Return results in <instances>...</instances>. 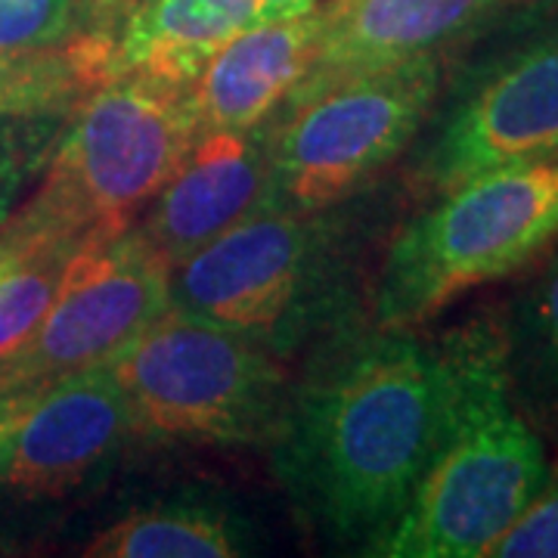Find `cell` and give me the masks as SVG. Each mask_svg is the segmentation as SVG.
I'll return each instance as SVG.
<instances>
[{
  "mask_svg": "<svg viewBox=\"0 0 558 558\" xmlns=\"http://www.w3.org/2000/svg\"><path fill=\"white\" fill-rule=\"evenodd\" d=\"M435 422V348L379 326L289 385L267 440L274 475L319 537L379 556L425 472Z\"/></svg>",
  "mask_w": 558,
  "mask_h": 558,
  "instance_id": "cell-1",
  "label": "cell"
},
{
  "mask_svg": "<svg viewBox=\"0 0 558 558\" xmlns=\"http://www.w3.org/2000/svg\"><path fill=\"white\" fill-rule=\"evenodd\" d=\"M438 422L388 558H484L549 481L546 447L512 391L502 319L481 314L444 332Z\"/></svg>",
  "mask_w": 558,
  "mask_h": 558,
  "instance_id": "cell-2",
  "label": "cell"
},
{
  "mask_svg": "<svg viewBox=\"0 0 558 558\" xmlns=\"http://www.w3.org/2000/svg\"><path fill=\"white\" fill-rule=\"evenodd\" d=\"M556 236L558 156L465 180L391 240L376 282V323L416 329L472 289L521 270Z\"/></svg>",
  "mask_w": 558,
  "mask_h": 558,
  "instance_id": "cell-3",
  "label": "cell"
},
{
  "mask_svg": "<svg viewBox=\"0 0 558 558\" xmlns=\"http://www.w3.org/2000/svg\"><path fill=\"white\" fill-rule=\"evenodd\" d=\"M199 137L186 84L121 75L81 97L35 199L16 218L78 242L121 233L156 199Z\"/></svg>",
  "mask_w": 558,
  "mask_h": 558,
  "instance_id": "cell-4",
  "label": "cell"
},
{
  "mask_svg": "<svg viewBox=\"0 0 558 558\" xmlns=\"http://www.w3.org/2000/svg\"><path fill=\"white\" fill-rule=\"evenodd\" d=\"M112 369L137 435L199 447L267 444L289 395L264 341L178 307L124 348Z\"/></svg>",
  "mask_w": 558,
  "mask_h": 558,
  "instance_id": "cell-5",
  "label": "cell"
},
{
  "mask_svg": "<svg viewBox=\"0 0 558 558\" xmlns=\"http://www.w3.org/2000/svg\"><path fill=\"white\" fill-rule=\"evenodd\" d=\"M444 57L336 81L279 109L267 137V196L260 211L319 215L351 199L400 159L444 94Z\"/></svg>",
  "mask_w": 558,
  "mask_h": 558,
  "instance_id": "cell-6",
  "label": "cell"
},
{
  "mask_svg": "<svg viewBox=\"0 0 558 558\" xmlns=\"http://www.w3.org/2000/svg\"><path fill=\"white\" fill-rule=\"evenodd\" d=\"M413 146L410 183L425 199L497 168L558 156V20L465 69Z\"/></svg>",
  "mask_w": 558,
  "mask_h": 558,
  "instance_id": "cell-7",
  "label": "cell"
},
{
  "mask_svg": "<svg viewBox=\"0 0 558 558\" xmlns=\"http://www.w3.org/2000/svg\"><path fill=\"white\" fill-rule=\"evenodd\" d=\"M171 307V264L140 233H87L65 258L47 317L0 376L53 381L112 363Z\"/></svg>",
  "mask_w": 558,
  "mask_h": 558,
  "instance_id": "cell-8",
  "label": "cell"
},
{
  "mask_svg": "<svg viewBox=\"0 0 558 558\" xmlns=\"http://www.w3.org/2000/svg\"><path fill=\"white\" fill-rule=\"evenodd\" d=\"M317 215L255 211L171 270V307L264 339L295 311L317 270Z\"/></svg>",
  "mask_w": 558,
  "mask_h": 558,
  "instance_id": "cell-9",
  "label": "cell"
},
{
  "mask_svg": "<svg viewBox=\"0 0 558 558\" xmlns=\"http://www.w3.org/2000/svg\"><path fill=\"white\" fill-rule=\"evenodd\" d=\"M137 435L112 363L47 381L10 435L0 487L13 497L62 499L106 469Z\"/></svg>",
  "mask_w": 558,
  "mask_h": 558,
  "instance_id": "cell-10",
  "label": "cell"
},
{
  "mask_svg": "<svg viewBox=\"0 0 558 558\" xmlns=\"http://www.w3.org/2000/svg\"><path fill=\"white\" fill-rule=\"evenodd\" d=\"M497 7L499 0H323L317 53L282 109L336 81L444 57Z\"/></svg>",
  "mask_w": 558,
  "mask_h": 558,
  "instance_id": "cell-11",
  "label": "cell"
},
{
  "mask_svg": "<svg viewBox=\"0 0 558 558\" xmlns=\"http://www.w3.org/2000/svg\"><path fill=\"white\" fill-rule=\"evenodd\" d=\"M267 137L270 124L255 131H205L146 205L140 233L171 270L233 223L260 211L270 174Z\"/></svg>",
  "mask_w": 558,
  "mask_h": 558,
  "instance_id": "cell-12",
  "label": "cell"
},
{
  "mask_svg": "<svg viewBox=\"0 0 558 558\" xmlns=\"http://www.w3.org/2000/svg\"><path fill=\"white\" fill-rule=\"evenodd\" d=\"M317 40V7L289 20L255 22L227 40L186 84L199 134L270 124L307 75Z\"/></svg>",
  "mask_w": 558,
  "mask_h": 558,
  "instance_id": "cell-13",
  "label": "cell"
},
{
  "mask_svg": "<svg viewBox=\"0 0 558 558\" xmlns=\"http://www.w3.org/2000/svg\"><path fill=\"white\" fill-rule=\"evenodd\" d=\"M260 22V0H131L102 35H78L100 69L190 84L227 40Z\"/></svg>",
  "mask_w": 558,
  "mask_h": 558,
  "instance_id": "cell-14",
  "label": "cell"
},
{
  "mask_svg": "<svg viewBox=\"0 0 558 558\" xmlns=\"http://www.w3.org/2000/svg\"><path fill=\"white\" fill-rule=\"evenodd\" d=\"M240 531L220 509L196 502H161L134 509L97 537L87 558H230L242 556Z\"/></svg>",
  "mask_w": 558,
  "mask_h": 558,
  "instance_id": "cell-15",
  "label": "cell"
},
{
  "mask_svg": "<svg viewBox=\"0 0 558 558\" xmlns=\"http://www.w3.org/2000/svg\"><path fill=\"white\" fill-rule=\"evenodd\" d=\"M502 332L521 410L558 418V255L512 304Z\"/></svg>",
  "mask_w": 558,
  "mask_h": 558,
  "instance_id": "cell-16",
  "label": "cell"
},
{
  "mask_svg": "<svg viewBox=\"0 0 558 558\" xmlns=\"http://www.w3.org/2000/svg\"><path fill=\"white\" fill-rule=\"evenodd\" d=\"M97 84L75 44L47 53H0V121L62 112Z\"/></svg>",
  "mask_w": 558,
  "mask_h": 558,
  "instance_id": "cell-17",
  "label": "cell"
},
{
  "mask_svg": "<svg viewBox=\"0 0 558 558\" xmlns=\"http://www.w3.org/2000/svg\"><path fill=\"white\" fill-rule=\"evenodd\" d=\"M78 242H38L0 274V369H7L35 339L53 304L65 258Z\"/></svg>",
  "mask_w": 558,
  "mask_h": 558,
  "instance_id": "cell-18",
  "label": "cell"
},
{
  "mask_svg": "<svg viewBox=\"0 0 558 558\" xmlns=\"http://www.w3.org/2000/svg\"><path fill=\"white\" fill-rule=\"evenodd\" d=\"M87 0H0V53H47L84 28Z\"/></svg>",
  "mask_w": 558,
  "mask_h": 558,
  "instance_id": "cell-19",
  "label": "cell"
},
{
  "mask_svg": "<svg viewBox=\"0 0 558 558\" xmlns=\"http://www.w3.org/2000/svg\"><path fill=\"white\" fill-rule=\"evenodd\" d=\"M494 558H558V475L549 472L537 499L490 546Z\"/></svg>",
  "mask_w": 558,
  "mask_h": 558,
  "instance_id": "cell-20",
  "label": "cell"
},
{
  "mask_svg": "<svg viewBox=\"0 0 558 558\" xmlns=\"http://www.w3.org/2000/svg\"><path fill=\"white\" fill-rule=\"evenodd\" d=\"M47 381H32V385H13L0 376V462H3V453H7V444H10V435L16 432L20 418L25 416V410L35 403V398L40 395Z\"/></svg>",
  "mask_w": 558,
  "mask_h": 558,
  "instance_id": "cell-21",
  "label": "cell"
},
{
  "mask_svg": "<svg viewBox=\"0 0 558 558\" xmlns=\"http://www.w3.org/2000/svg\"><path fill=\"white\" fill-rule=\"evenodd\" d=\"M47 240H62V236L44 233V230L32 227V223H25L22 218L10 220V223L0 230V274H3L7 267H13L25 252H32L38 242H47Z\"/></svg>",
  "mask_w": 558,
  "mask_h": 558,
  "instance_id": "cell-22",
  "label": "cell"
},
{
  "mask_svg": "<svg viewBox=\"0 0 558 558\" xmlns=\"http://www.w3.org/2000/svg\"><path fill=\"white\" fill-rule=\"evenodd\" d=\"M128 3L131 0H87V16H84V28L78 35H102L112 22L119 20Z\"/></svg>",
  "mask_w": 558,
  "mask_h": 558,
  "instance_id": "cell-23",
  "label": "cell"
},
{
  "mask_svg": "<svg viewBox=\"0 0 558 558\" xmlns=\"http://www.w3.org/2000/svg\"><path fill=\"white\" fill-rule=\"evenodd\" d=\"M319 0H260V22L264 20H289L314 10Z\"/></svg>",
  "mask_w": 558,
  "mask_h": 558,
  "instance_id": "cell-24",
  "label": "cell"
}]
</instances>
